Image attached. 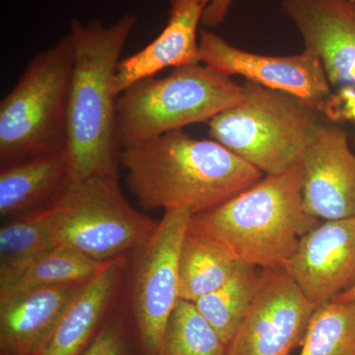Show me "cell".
Segmentation results:
<instances>
[{"label": "cell", "instance_id": "obj_1", "mask_svg": "<svg viewBox=\"0 0 355 355\" xmlns=\"http://www.w3.org/2000/svg\"><path fill=\"white\" fill-rule=\"evenodd\" d=\"M128 190L142 209H188L193 216L247 190L263 173L214 139L183 130L121 149Z\"/></svg>", "mask_w": 355, "mask_h": 355}, {"label": "cell", "instance_id": "obj_2", "mask_svg": "<svg viewBox=\"0 0 355 355\" xmlns=\"http://www.w3.org/2000/svg\"><path fill=\"white\" fill-rule=\"evenodd\" d=\"M137 23L125 13L112 24L98 18L71 20L73 67L67 114L70 179L118 176L121 146L116 132V74L121 55Z\"/></svg>", "mask_w": 355, "mask_h": 355}, {"label": "cell", "instance_id": "obj_3", "mask_svg": "<svg viewBox=\"0 0 355 355\" xmlns=\"http://www.w3.org/2000/svg\"><path fill=\"white\" fill-rule=\"evenodd\" d=\"M320 222L305 210L297 163L193 216L189 230L211 240L239 263L268 270L282 268L301 237Z\"/></svg>", "mask_w": 355, "mask_h": 355}, {"label": "cell", "instance_id": "obj_4", "mask_svg": "<svg viewBox=\"0 0 355 355\" xmlns=\"http://www.w3.org/2000/svg\"><path fill=\"white\" fill-rule=\"evenodd\" d=\"M72 67L69 34L28 62L0 103L1 166L67 149Z\"/></svg>", "mask_w": 355, "mask_h": 355}, {"label": "cell", "instance_id": "obj_5", "mask_svg": "<svg viewBox=\"0 0 355 355\" xmlns=\"http://www.w3.org/2000/svg\"><path fill=\"white\" fill-rule=\"evenodd\" d=\"M244 86L205 64L174 69L169 76L133 84L119 96V144L123 147L198 123L239 104Z\"/></svg>", "mask_w": 355, "mask_h": 355}, {"label": "cell", "instance_id": "obj_6", "mask_svg": "<svg viewBox=\"0 0 355 355\" xmlns=\"http://www.w3.org/2000/svg\"><path fill=\"white\" fill-rule=\"evenodd\" d=\"M243 86L242 101L207 123L210 137L265 175L286 171L300 161L322 114L286 93Z\"/></svg>", "mask_w": 355, "mask_h": 355}, {"label": "cell", "instance_id": "obj_7", "mask_svg": "<svg viewBox=\"0 0 355 355\" xmlns=\"http://www.w3.org/2000/svg\"><path fill=\"white\" fill-rule=\"evenodd\" d=\"M46 205L58 245L99 263L139 249L158 224L128 202L118 176L70 179Z\"/></svg>", "mask_w": 355, "mask_h": 355}, {"label": "cell", "instance_id": "obj_8", "mask_svg": "<svg viewBox=\"0 0 355 355\" xmlns=\"http://www.w3.org/2000/svg\"><path fill=\"white\" fill-rule=\"evenodd\" d=\"M193 216L184 209L165 211L150 237L135 250L132 312L146 355H163L166 328L180 299V253Z\"/></svg>", "mask_w": 355, "mask_h": 355}, {"label": "cell", "instance_id": "obj_9", "mask_svg": "<svg viewBox=\"0 0 355 355\" xmlns=\"http://www.w3.org/2000/svg\"><path fill=\"white\" fill-rule=\"evenodd\" d=\"M280 9L323 65L331 89L324 116L355 127V0H282Z\"/></svg>", "mask_w": 355, "mask_h": 355}, {"label": "cell", "instance_id": "obj_10", "mask_svg": "<svg viewBox=\"0 0 355 355\" xmlns=\"http://www.w3.org/2000/svg\"><path fill=\"white\" fill-rule=\"evenodd\" d=\"M200 62L224 76L286 93L324 116L331 89L320 58L309 50L291 55L252 53L229 43L216 33H200Z\"/></svg>", "mask_w": 355, "mask_h": 355}, {"label": "cell", "instance_id": "obj_11", "mask_svg": "<svg viewBox=\"0 0 355 355\" xmlns=\"http://www.w3.org/2000/svg\"><path fill=\"white\" fill-rule=\"evenodd\" d=\"M316 308L284 268L261 270L253 302L226 355H289L302 345Z\"/></svg>", "mask_w": 355, "mask_h": 355}, {"label": "cell", "instance_id": "obj_12", "mask_svg": "<svg viewBox=\"0 0 355 355\" xmlns=\"http://www.w3.org/2000/svg\"><path fill=\"white\" fill-rule=\"evenodd\" d=\"M282 268L317 307L349 291L355 286V216L320 222Z\"/></svg>", "mask_w": 355, "mask_h": 355}, {"label": "cell", "instance_id": "obj_13", "mask_svg": "<svg viewBox=\"0 0 355 355\" xmlns=\"http://www.w3.org/2000/svg\"><path fill=\"white\" fill-rule=\"evenodd\" d=\"M299 165L308 214L320 221L355 216V153L343 128L321 123Z\"/></svg>", "mask_w": 355, "mask_h": 355}, {"label": "cell", "instance_id": "obj_14", "mask_svg": "<svg viewBox=\"0 0 355 355\" xmlns=\"http://www.w3.org/2000/svg\"><path fill=\"white\" fill-rule=\"evenodd\" d=\"M84 284L0 292V354L41 355Z\"/></svg>", "mask_w": 355, "mask_h": 355}, {"label": "cell", "instance_id": "obj_15", "mask_svg": "<svg viewBox=\"0 0 355 355\" xmlns=\"http://www.w3.org/2000/svg\"><path fill=\"white\" fill-rule=\"evenodd\" d=\"M203 7L193 0H171L169 19L157 38L119 64L116 89L123 92L133 84L154 77L168 67L202 64L198 26Z\"/></svg>", "mask_w": 355, "mask_h": 355}, {"label": "cell", "instance_id": "obj_16", "mask_svg": "<svg viewBox=\"0 0 355 355\" xmlns=\"http://www.w3.org/2000/svg\"><path fill=\"white\" fill-rule=\"evenodd\" d=\"M125 256L105 263L77 292L41 355H80L105 323L120 288Z\"/></svg>", "mask_w": 355, "mask_h": 355}, {"label": "cell", "instance_id": "obj_17", "mask_svg": "<svg viewBox=\"0 0 355 355\" xmlns=\"http://www.w3.org/2000/svg\"><path fill=\"white\" fill-rule=\"evenodd\" d=\"M69 180L67 149L1 166L0 214L12 216L49 205Z\"/></svg>", "mask_w": 355, "mask_h": 355}, {"label": "cell", "instance_id": "obj_18", "mask_svg": "<svg viewBox=\"0 0 355 355\" xmlns=\"http://www.w3.org/2000/svg\"><path fill=\"white\" fill-rule=\"evenodd\" d=\"M238 265L216 243L188 230L180 253V299L197 302L223 286Z\"/></svg>", "mask_w": 355, "mask_h": 355}, {"label": "cell", "instance_id": "obj_19", "mask_svg": "<svg viewBox=\"0 0 355 355\" xmlns=\"http://www.w3.org/2000/svg\"><path fill=\"white\" fill-rule=\"evenodd\" d=\"M55 246L48 205L23 212L7 222L0 229V286Z\"/></svg>", "mask_w": 355, "mask_h": 355}, {"label": "cell", "instance_id": "obj_20", "mask_svg": "<svg viewBox=\"0 0 355 355\" xmlns=\"http://www.w3.org/2000/svg\"><path fill=\"white\" fill-rule=\"evenodd\" d=\"M261 275V268L239 263L223 286L195 302L227 347L253 302Z\"/></svg>", "mask_w": 355, "mask_h": 355}, {"label": "cell", "instance_id": "obj_21", "mask_svg": "<svg viewBox=\"0 0 355 355\" xmlns=\"http://www.w3.org/2000/svg\"><path fill=\"white\" fill-rule=\"evenodd\" d=\"M105 263L91 260L70 248L58 245L40 254L15 277L1 284L0 292L83 284L92 279Z\"/></svg>", "mask_w": 355, "mask_h": 355}, {"label": "cell", "instance_id": "obj_22", "mask_svg": "<svg viewBox=\"0 0 355 355\" xmlns=\"http://www.w3.org/2000/svg\"><path fill=\"white\" fill-rule=\"evenodd\" d=\"M298 355H355V302L318 306Z\"/></svg>", "mask_w": 355, "mask_h": 355}, {"label": "cell", "instance_id": "obj_23", "mask_svg": "<svg viewBox=\"0 0 355 355\" xmlns=\"http://www.w3.org/2000/svg\"><path fill=\"white\" fill-rule=\"evenodd\" d=\"M227 345L195 303L179 299L164 336L163 355H226Z\"/></svg>", "mask_w": 355, "mask_h": 355}, {"label": "cell", "instance_id": "obj_24", "mask_svg": "<svg viewBox=\"0 0 355 355\" xmlns=\"http://www.w3.org/2000/svg\"><path fill=\"white\" fill-rule=\"evenodd\" d=\"M80 355H130L123 324L118 320L105 322Z\"/></svg>", "mask_w": 355, "mask_h": 355}, {"label": "cell", "instance_id": "obj_25", "mask_svg": "<svg viewBox=\"0 0 355 355\" xmlns=\"http://www.w3.org/2000/svg\"><path fill=\"white\" fill-rule=\"evenodd\" d=\"M203 7L202 24L216 28L221 25L228 16L234 0H193Z\"/></svg>", "mask_w": 355, "mask_h": 355}, {"label": "cell", "instance_id": "obj_26", "mask_svg": "<svg viewBox=\"0 0 355 355\" xmlns=\"http://www.w3.org/2000/svg\"><path fill=\"white\" fill-rule=\"evenodd\" d=\"M333 301H340V302H355V286L349 289V291L343 292L338 295V297L334 299Z\"/></svg>", "mask_w": 355, "mask_h": 355}, {"label": "cell", "instance_id": "obj_27", "mask_svg": "<svg viewBox=\"0 0 355 355\" xmlns=\"http://www.w3.org/2000/svg\"><path fill=\"white\" fill-rule=\"evenodd\" d=\"M0 355H3V354H0Z\"/></svg>", "mask_w": 355, "mask_h": 355}]
</instances>
